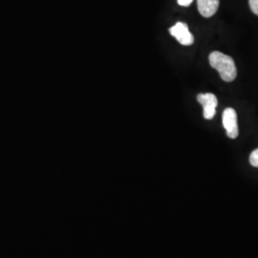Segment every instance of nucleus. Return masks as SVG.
<instances>
[{"label":"nucleus","instance_id":"nucleus-1","mask_svg":"<svg viewBox=\"0 0 258 258\" xmlns=\"http://www.w3.org/2000/svg\"><path fill=\"white\" fill-rule=\"evenodd\" d=\"M210 64L212 68L216 69L223 81L231 83L235 80L237 76V70L235 63L230 55H225L221 52L214 51L209 56Z\"/></svg>","mask_w":258,"mask_h":258},{"label":"nucleus","instance_id":"nucleus-2","mask_svg":"<svg viewBox=\"0 0 258 258\" xmlns=\"http://www.w3.org/2000/svg\"><path fill=\"white\" fill-rule=\"evenodd\" d=\"M223 125L229 138L236 139L238 137L239 130L237 125V114L233 108L228 107L223 112Z\"/></svg>","mask_w":258,"mask_h":258},{"label":"nucleus","instance_id":"nucleus-3","mask_svg":"<svg viewBox=\"0 0 258 258\" xmlns=\"http://www.w3.org/2000/svg\"><path fill=\"white\" fill-rule=\"evenodd\" d=\"M197 101L203 106V115L205 119L212 120L216 114V107L218 105L216 96L212 93L199 94L197 96Z\"/></svg>","mask_w":258,"mask_h":258},{"label":"nucleus","instance_id":"nucleus-4","mask_svg":"<svg viewBox=\"0 0 258 258\" xmlns=\"http://www.w3.org/2000/svg\"><path fill=\"white\" fill-rule=\"evenodd\" d=\"M169 33L172 37H175L180 44L184 46L192 45L194 37L189 32L187 25L184 22H177L174 26L169 29Z\"/></svg>","mask_w":258,"mask_h":258},{"label":"nucleus","instance_id":"nucleus-5","mask_svg":"<svg viewBox=\"0 0 258 258\" xmlns=\"http://www.w3.org/2000/svg\"><path fill=\"white\" fill-rule=\"evenodd\" d=\"M197 6L204 18H211L218 10L219 0H197Z\"/></svg>","mask_w":258,"mask_h":258},{"label":"nucleus","instance_id":"nucleus-6","mask_svg":"<svg viewBox=\"0 0 258 258\" xmlns=\"http://www.w3.org/2000/svg\"><path fill=\"white\" fill-rule=\"evenodd\" d=\"M249 163L254 167H258V148L253 150L249 155Z\"/></svg>","mask_w":258,"mask_h":258},{"label":"nucleus","instance_id":"nucleus-7","mask_svg":"<svg viewBox=\"0 0 258 258\" xmlns=\"http://www.w3.org/2000/svg\"><path fill=\"white\" fill-rule=\"evenodd\" d=\"M249 8L253 14L258 16V0H249Z\"/></svg>","mask_w":258,"mask_h":258},{"label":"nucleus","instance_id":"nucleus-8","mask_svg":"<svg viewBox=\"0 0 258 258\" xmlns=\"http://www.w3.org/2000/svg\"><path fill=\"white\" fill-rule=\"evenodd\" d=\"M178 1V4L181 5V6H184V7H187L189 6L194 0H177Z\"/></svg>","mask_w":258,"mask_h":258}]
</instances>
